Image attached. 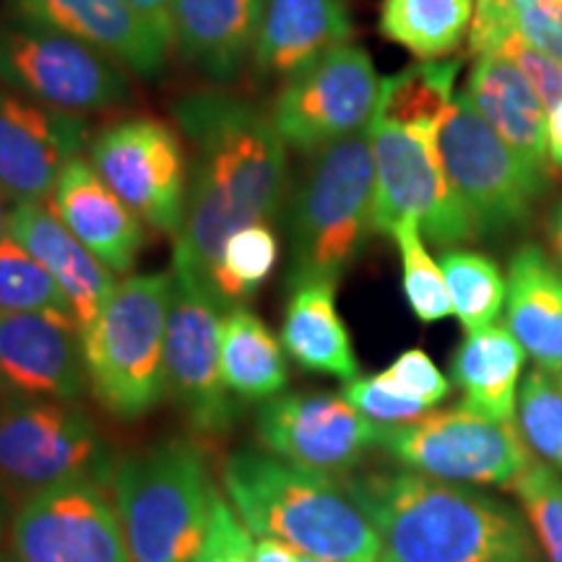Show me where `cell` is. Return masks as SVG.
Segmentation results:
<instances>
[{"instance_id":"cell-1","label":"cell","mask_w":562,"mask_h":562,"mask_svg":"<svg viewBox=\"0 0 562 562\" xmlns=\"http://www.w3.org/2000/svg\"><path fill=\"white\" fill-rule=\"evenodd\" d=\"M172 112L191 149L186 220L175 235L172 271L209 284L232 232L277 220L286 144L271 115L227 91H195L175 102Z\"/></svg>"},{"instance_id":"cell-2","label":"cell","mask_w":562,"mask_h":562,"mask_svg":"<svg viewBox=\"0 0 562 562\" xmlns=\"http://www.w3.org/2000/svg\"><path fill=\"white\" fill-rule=\"evenodd\" d=\"M383 544L381 562H539L513 505L409 469L341 476Z\"/></svg>"},{"instance_id":"cell-3","label":"cell","mask_w":562,"mask_h":562,"mask_svg":"<svg viewBox=\"0 0 562 562\" xmlns=\"http://www.w3.org/2000/svg\"><path fill=\"white\" fill-rule=\"evenodd\" d=\"M222 487L252 537L334 562H381L383 544L368 513L339 476L297 467L258 448L222 463Z\"/></svg>"},{"instance_id":"cell-4","label":"cell","mask_w":562,"mask_h":562,"mask_svg":"<svg viewBox=\"0 0 562 562\" xmlns=\"http://www.w3.org/2000/svg\"><path fill=\"white\" fill-rule=\"evenodd\" d=\"M112 497L131 562H191L206 539L220 487L193 440H165L112 469Z\"/></svg>"},{"instance_id":"cell-5","label":"cell","mask_w":562,"mask_h":562,"mask_svg":"<svg viewBox=\"0 0 562 562\" xmlns=\"http://www.w3.org/2000/svg\"><path fill=\"white\" fill-rule=\"evenodd\" d=\"M372 203L375 159L370 123L315 151L302 172L290 214V286L307 279L339 284L375 232Z\"/></svg>"},{"instance_id":"cell-6","label":"cell","mask_w":562,"mask_h":562,"mask_svg":"<svg viewBox=\"0 0 562 562\" xmlns=\"http://www.w3.org/2000/svg\"><path fill=\"white\" fill-rule=\"evenodd\" d=\"M170 273H133L117 281L100 318L81 334L89 389L104 412L136 422L167 396L165 334Z\"/></svg>"},{"instance_id":"cell-7","label":"cell","mask_w":562,"mask_h":562,"mask_svg":"<svg viewBox=\"0 0 562 562\" xmlns=\"http://www.w3.org/2000/svg\"><path fill=\"white\" fill-rule=\"evenodd\" d=\"M100 427L76 402L11 396L0 402V484L21 501L70 480L112 482Z\"/></svg>"},{"instance_id":"cell-8","label":"cell","mask_w":562,"mask_h":562,"mask_svg":"<svg viewBox=\"0 0 562 562\" xmlns=\"http://www.w3.org/2000/svg\"><path fill=\"white\" fill-rule=\"evenodd\" d=\"M378 446L402 469L467 487H513L531 467L516 422L490 419L467 404L383 425Z\"/></svg>"},{"instance_id":"cell-9","label":"cell","mask_w":562,"mask_h":562,"mask_svg":"<svg viewBox=\"0 0 562 562\" xmlns=\"http://www.w3.org/2000/svg\"><path fill=\"white\" fill-rule=\"evenodd\" d=\"M438 151L480 235H497L529 220L547 186L544 167L531 165L480 115L467 91L456 94L438 133Z\"/></svg>"},{"instance_id":"cell-10","label":"cell","mask_w":562,"mask_h":562,"mask_svg":"<svg viewBox=\"0 0 562 562\" xmlns=\"http://www.w3.org/2000/svg\"><path fill=\"white\" fill-rule=\"evenodd\" d=\"M372 159H375V203L372 227L381 235L398 222H419L422 235L440 248L474 240V227L442 167L438 138L409 133L372 117Z\"/></svg>"},{"instance_id":"cell-11","label":"cell","mask_w":562,"mask_h":562,"mask_svg":"<svg viewBox=\"0 0 562 562\" xmlns=\"http://www.w3.org/2000/svg\"><path fill=\"white\" fill-rule=\"evenodd\" d=\"M0 81L34 102L79 115L117 108L131 89L121 63L24 16L0 24Z\"/></svg>"},{"instance_id":"cell-12","label":"cell","mask_w":562,"mask_h":562,"mask_svg":"<svg viewBox=\"0 0 562 562\" xmlns=\"http://www.w3.org/2000/svg\"><path fill=\"white\" fill-rule=\"evenodd\" d=\"M381 83L368 50L347 42L286 76L271 123L286 146L315 154L372 123Z\"/></svg>"},{"instance_id":"cell-13","label":"cell","mask_w":562,"mask_h":562,"mask_svg":"<svg viewBox=\"0 0 562 562\" xmlns=\"http://www.w3.org/2000/svg\"><path fill=\"white\" fill-rule=\"evenodd\" d=\"M89 161L140 222L178 235L188 203V149L170 123L133 115L91 138Z\"/></svg>"},{"instance_id":"cell-14","label":"cell","mask_w":562,"mask_h":562,"mask_svg":"<svg viewBox=\"0 0 562 562\" xmlns=\"http://www.w3.org/2000/svg\"><path fill=\"white\" fill-rule=\"evenodd\" d=\"M222 307L209 284L172 271L165 334L167 396L199 435H222L235 422V402L222 378Z\"/></svg>"},{"instance_id":"cell-15","label":"cell","mask_w":562,"mask_h":562,"mask_svg":"<svg viewBox=\"0 0 562 562\" xmlns=\"http://www.w3.org/2000/svg\"><path fill=\"white\" fill-rule=\"evenodd\" d=\"M110 490L104 480H70L21 501L9 526L13 560L131 562Z\"/></svg>"},{"instance_id":"cell-16","label":"cell","mask_w":562,"mask_h":562,"mask_svg":"<svg viewBox=\"0 0 562 562\" xmlns=\"http://www.w3.org/2000/svg\"><path fill=\"white\" fill-rule=\"evenodd\" d=\"M383 425L351 406L341 393L294 391L261 404L256 438L279 459L315 472L347 476L381 440Z\"/></svg>"},{"instance_id":"cell-17","label":"cell","mask_w":562,"mask_h":562,"mask_svg":"<svg viewBox=\"0 0 562 562\" xmlns=\"http://www.w3.org/2000/svg\"><path fill=\"white\" fill-rule=\"evenodd\" d=\"M87 136L79 112L0 89V188L16 203H47Z\"/></svg>"},{"instance_id":"cell-18","label":"cell","mask_w":562,"mask_h":562,"mask_svg":"<svg viewBox=\"0 0 562 562\" xmlns=\"http://www.w3.org/2000/svg\"><path fill=\"white\" fill-rule=\"evenodd\" d=\"M0 385L13 396L79 402L89 370L74 315L0 313Z\"/></svg>"},{"instance_id":"cell-19","label":"cell","mask_w":562,"mask_h":562,"mask_svg":"<svg viewBox=\"0 0 562 562\" xmlns=\"http://www.w3.org/2000/svg\"><path fill=\"white\" fill-rule=\"evenodd\" d=\"M16 5L24 19L87 42L133 74L151 79L165 68L170 42L125 0H16Z\"/></svg>"},{"instance_id":"cell-20","label":"cell","mask_w":562,"mask_h":562,"mask_svg":"<svg viewBox=\"0 0 562 562\" xmlns=\"http://www.w3.org/2000/svg\"><path fill=\"white\" fill-rule=\"evenodd\" d=\"M9 235L53 273L68 294L81 334L89 331L115 290V273L45 203H16L11 209Z\"/></svg>"},{"instance_id":"cell-21","label":"cell","mask_w":562,"mask_h":562,"mask_svg":"<svg viewBox=\"0 0 562 562\" xmlns=\"http://www.w3.org/2000/svg\"><path fill=\"white\" fill-rule=\"evenodd\" d=\"M53 209L112 273L133 269L146 243L144 222L110 191L89 159L68 161L55 186Z\"/></svg>"},{"instance_id":"cell-22","label":"cell","mask_w":562,"mask_h":562,"mask_svg":"<svg viewBox=\"0 0 562 562\" xmlns=\"http://www.w3.org/2000/svg\"><path fill=\"white\" fill-rule=\"evenodd\" d=\"M505 326L539 370L562 372V269L539 245L526 243L508 266Z\"/></svg>"},{"instance_id":"cell-23","label":"cell","mask_w":562,"mask_h":562,"mask_svg":"<svg viewBox=\"0 0 562 562\" xmlns=\"http://www.w3.org/2000/svg\"><path fill=\"white\" fill-rule=\"evenodd\" d=\"M351 34L344 0H266L252 63L263 76H292Z\"/></svg>"},{"instance_id":"cell-24","label":"cell","mask_w":562,"mask_h":562,"mask_svg":"<svg viewBox=\"0 0 562 562\" xmlns=\"http://www.w3.org/2000/svg\"><path fill=\"white\" fill-rule=\"evenodd\" d=\"M266 0H175V42L191 66L227 81L256 50Z\"/></svg>"},{"instance_id":"cell-25","label":"cell","mask_w":562,"mask_h":562,"mask_svg":"<svg viewBox=\"0 0 562 562\" xmlns=\"http://www.w3.org/2000/svg\"><path fill=\"white\" fill-rule=\"evenodd\" d=\"M469 100L480 115L531 165L550 159V110L539 100L529 79L501 53L480 55L469 74Z\"/></svg>"},{"instance_id":"cell-26","label":"cell","mask_w":562,"mask_h":562,"mask_svg":"<svg viewBox=\"0 0 562 562\" xmlns=\"http://www.w3.org/2000/svg\"><path fill=\"white\" fill-rule=\"evenodd\" d=\"M336 281L326 279L292 284L281 323V347L302 370L349 383L360 378V362L336 307Z\"/></svg>"},{"instance_id":"cell-27","label":"cell","mask_w":562,"mask_h":562,"mask_svg":"<svg viewBox=\"0 0 562 562\" xmlns=\"http://www.w3.org/2000/svg\"><path fill=\"white\" fill-rule=\"evenodd\" d=\"M526 357L505 323L467 331L451 360V375L463 393V404L490 419L516 422Z\"/></svg>"},{"instance_id":"cell-28","label":"cell","mask_w":562,"mask_h":562,"mask_svg":"<svg viewBox=\"0 0 562 562\" xmlns=\"http://www.w3.org/2000/svg\"><path fill=\"white\" fill-rule=\"evenodd\" d=\"M222 378L245 404H266L290 383L284 347L245 305H232L222 321Z\"/></svg>"},{"instance_id":"cell-29","label":"cell","mask_w":562,"mask_h":562,"mask_svg":"<svg viewBox=\"0 0 562 562\" xmlns=\"http://www.w3.org/2000/svg\"><path fill=\"white\" fill-rule=\"evenodd\" d=\"M459 70L461 60H419L383 79L375 121L438 138L456 104Z\"/></svg>"},{"instance_id":"cell-30","label":"cell","mask_w":562,"mask_h":562,"mask_svg":"<svg viewBox=\"0 0 562 562\" xmlns=\"http://www.w3.org/2000/svg\"><path fill=\"white\" fill-rule=\"evenodd\" d=\"M474 0H383L381 34L419 60H440L469 37Z\"/></svg>"},{"instance_id":"cell-31","label":"cell","mask_w":562,"mask_h":562,"mask_svg":"<svg viewBox=\"0 0 562 562\" xmlns=\"http://www.w3.org/2000/svg\"><path fill=\"white\" fill-rule=\"evenodd\" d=\"M440 269L451 294L453 315L463 331L492 326L505 313L508 279L490 256L476 250L451 248L440 256Z\"/></svg>"},{"instance_id":"cell-32","label":"cell","mask_w":562,"mask_h":562,"mask_svg":"<svg viewBox=\"0 0 562 562\" xmlns=\"http://www.w3.org/2000/svg\"><path fill=\"white\" fill-rule=\"evenodd\" d=\"M279 263V237L271 224H250L232 232L220 252L209 286L224 305L250 300Z\"/></svg>"},{"instance_id":"cell-33","label":"cell","mask_w":562,"mask_h":562,"mask_svg":"<svg viewBox=\"0 0 562 562\" xmlns=\"http://www.w3.org/2000/svg\"><path fill=\"white\" fill-rule=\"evenodd\" d=\"M0 313L74 315L68 294L53 273L11 235L0 240Z\"/></svg>"},{"instance_id":"cell-34","label":"cell","mask_w":562,"mask_h":562,"mask_svg":"<svg viewBox=\"0 0 562 562\" xmlns=\"http://www.w3.org/2000/svg\"><path fill=\"white\" fill-rule=\"evenodd\" d=\"M391 237L396 240L398 256H402V284L412 313L422 323H438L453 315L446 277H442L440 263L427 250L419 222H398Z\"/></svg>"},{"instance_id":"cell-35","label":"cell","mask_w":562,"mask_h":562,"mask_svg":"<svg viewBox=\"0 0 562 562\" xmlns=\"http://www.w3.org/2000/svg\"><path fill=\"white\" fill-rule=\"evenodd\" d=\"M518 432L526 448L562 476V389L558 378L533 368L518 391Z\"/></svg>"},{"instance_id":"cell-36","label":"cell","mask_w":562,"mask_h":562,"mask_svg":"<svg viewBox=\"0 0 562 562\" xmlns=\"http://www.w3.org/2000/svg\"><path fill=\"white\" fill-rule=\"evenodd\" d=\"M510 490L516 492L547 562H562V476L547 463L531 461Z\"/></svg>"},{"instance_id":"cell-37","label":"cell","mask_w":562,"mask_h":562,"mask_svg":"<svg viewBox=\"0 0 562 562\" xmlns=\"http://www.w3.org/2000/svg\"><path fill=\"white\" fill-rule=\"evenodd\" d=\"M341 396L351 406H357L364 417L378 422V425H404V422H412L430 412L419 402H414V398L393 389L383 378V372L370 378H355V381L344 383Z\"/></svg>"},{"instance_id":"cell-38","label":"cell","mask_w":562,"mask_h":562,"mask_svg":"<svg viewBox=\"0 0 562 562\" xmlns=\"http://www.w3.org/2000/svg\"><path fill=\"white\" fill-rule=\"evenodd\" d=\"M383 378L404 396L419 402L425 409H435L451 393V381L442 375L438 364L425 349H404L402 355L383 370Z\"/></svg>"},{"instance_id":"cell-39","label":"cell","mask_w":562,"mask_h":562,"mask_svg":"<svg viewBox=\"0 0 562 562\" xmlns=\"http://www.w3.org/2000/svg\"><path fill=\"white\" fill-rule=\"evenodd\" d=\"M191 562H252V533L222 492H216L206 539Z\"/></svg>"},{"instance_id":"cell-40","label":"cell","mask_w":562,"mask_h":562,"mask_svg":"<svg viewBox=\"0 0 562 562\" xmlns=\"http://www.w3.org/2000/svg\"><path fill=\"white\" fill-rule=\"evenodd\" d=\"M497 53L516 63L518 70L529 79L533 91L539 94V100L544 102V108L552 115L562 104V60L531 47L518 32L510 34Z\"/></svg>"},{"instance_id":"cell-41","label":"cell","mask_w":562,"mask_h":562,"mask_svg":"<svg viewBox=\"0 0 562 562\" xmlns=\"http://www.w3.org/2000/svg\"><path fill=\"white\" fill-rule=\"evenodd\" d=\"M516 19L518 9L513 0H476L472 30L467 37L469 53L480 58V55L501 50L503 42L518 32Z\"/></svg>"},{"instance_id":"cell-42","label":"cell","mask_w":562,"mask_h":562,"mask_svg":"<svg viewBox=\"0 0 562 562\" xmlns=\"http://www.w3.org/2000/svg\"><path fill=\"white\" fill-rule=\"evenodd\" d=\"M518 34L531 47L562 60V0H539L518 9Z\"/></svg>"},{"instance_id":"cell-43","label":"cell","mask_w":562,"mask_h":562,"mask_svg":"<svg viewBox=\"0 0 562 562\" xmlns=\"http://www.w3.org/2000/svg\"><path fill=\"white\" fill-rule=\"evenodd\" d=\"M165 42H175V0H125Z\"/></svg>"},{"instance_id":"cell-44","label":"cell","mask_w":562,"mask_h":562,"mask_svg":"<svg viewBox=\"0 0 562 562\" xmlns=\"http://www.w3.org/2000/svg\"><path fill=\"white\" fill-rule=\"evenodd\" d=\"M252 562H297V552L277 539L252 537Z\"/></svg>"},{"instance_id":"cell-45","label":"cell","mask_w":562,"mask_h":562,"mask_svg":"<svg viewBox=\"0 0 562 562\" xmlns=\"http://www.w3.org/2000/svg\"><path fill=\"white\" fill-rule=\"evenodd\" d=\"M547 240H550L552 261L562 269V199L554 203L550 222H547Z\"/></svg>"},{"instance_id":"cell-46","label":"cell","mask_w":562,"mask_h":562,"mask_svg":"<svg viewBox=\"0 0 562 562\" xmlns=\"http://www.w3.org/2000/svg\"><path fill=\"white\" fill-rule=\"evenodd\" d=\"M550 161L562 170V104L550 115Z\"/></svg>"},{"instance_id":"cell-47","label":"cell","mask_w":562,"mask_h":562,"mask_svg":"<svg viewBox=\"0 0 562 562\" xmlns=\"http://www.w3.org/2000/svg\"><path fill=\"white\" fill-rule=\"evenodd\" d=\"M13 510H16V508H13L11 495H9V492H5L3 484H0V542H3V533L9 531Z\"/></svg>"},{"instance_id":"cell-48","label":"cell","mask_w":562,"mask_h":562,"mask_svg":"<svg viewBox=\"0 0 562 562\" xmlns=\"http://www.w3.org/2000/svg\"><path fill=\"white\" fill-rule=\"evenodd\" d=\"M9 220H11L9 195H5L3 188H0V240H3V237H9Z\"/></svg>"},{"instance_id":"cell-49","label":"cell","mask_w":562,"mask_h":562,"mask_svg":"<svg viewBox=\"0 0 562 562\" xmlns=\"http://www.w3.org/2000/svg\"><path fill=\"white\" fill-rule=\"evenodd\" d=\"M0 562H16V560H13L9 544H0Z\"/></svg>"},{"instance_id":"cell-50","label":"cell","mask_w":562,"mask_h":562,"mask_svg":"<svg viewBox=\"0 0 562 562\" xmlns=\"http://www.w3.org/2000/svg\"><path fill=\"white\" fill-rule=\"evenodd\" d=\"M297 562H334V560H318V558H307V554H297Z\"/></svg>"},{"instance_id":"cell-51","label":"cell","mask_w":562,"mask_h":562,"mask_svg":"<svg viewBox=\"0 0 562 562\" xmlns=\"http://www.w3.org/2000/svg\"><path fill=\"white\" fill-rule=\"evenodd\" d=\"M531 3H539V0H513V5H516V9H524V5H531Z\"/></svg>"},{"instance_id":"cell-52","label":"cell","mask_w":562,"mask_h":562,"mask_svg":"<svg viewBox=\"0 0 562 562\" xmlns=\"http://www.w3.org/2000/svg\"><path fill=\"white\" fill-rule=\"evenodd\" d=\"M558 383H560V389H562V372L558 375Z\"/></svg>"}]
</instances>
